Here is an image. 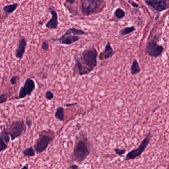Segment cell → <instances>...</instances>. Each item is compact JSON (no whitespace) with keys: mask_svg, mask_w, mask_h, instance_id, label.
<instances>
[{"mask_svg":"<svg viewBox=\"0 0 169 169\" xmlns=\"http://www.w3.org/2000/svg\"><path fill=\"white\" fill-rule=\"evenodd\" d=\"M114 151L115 152V153L118 156L123 155L125 154L127 151L125 149H122V148H115L114 149Z\"/></svg>","mask_w":169,"mask_h":169,"instance_id":"cell-21","label":"cell"},{"mask_svg":"<svg viewBox=\"0 0 169 169\" xmlns=\"http://www.w3.org/2000/svg\"><path fill=\"white\" fill-rule=\"evenodd\" d=\"M151 136H152V134L150 132L147 134L145 137L142 140L139 147L135 149H132V150L127 153L125 156V161L134 160L140 157L143 153L144 151H145L146 148H147L148 145H149L151 139Z\"/></svg>","mask_w":169,"mask_h":169,"instance_id":"cell-5","label":"cell"},{"mask_svg":"<svg viewBox=\"0 0 169 169\" xmlns=\"http://www.w3.org/2000/svg\"><path fill=\"white\" fill-rule=\"evenodd\" d=\"M135 30V27L134 26L126 27L125 28L123 29L120 31V34L122 36L125 35H127L129 33H130L131 32H133Z\"/></svg>","mask_w":169,"mask_h":169,"instance_id":"cell-19","label":"cell"},{"mask_svg":"<svg viewBox=\"0 0 169 169\" xmlns=\"http://www.w3.org/2000/svg\"><path fill=\"white\" fill-rule=\"evenodd\" d=\"M21 169H28V166L27 165V164H26V165H24V166L21 168Z\"/></svg>","mask_w":169,"mask_h":169,"instance_id":"cell-32","label":"cell"},{"mask_svg":"<svg viewBox=\"0 0 169 169\" xmlns=\"http://www.w3.org/2000/svg\"><path fill=\"white\" fill-rule=\"evenodd\" d=\"M49 11L51 14L52 17L46 24V28L51 30H55L59 26L57 12L53 7H49Z\"/></svg>","mask_w":169,"mask_h":169,"instance_id":"cell-10","label":"cell"},{"mask_svg":"<svg viewBox=\"0 0 169 169\" xmlns=\"http://www.w3.org/2000/svg\"><path fill=\"white\" fill-rule=\"evenodd\" d=\"M98 52L94 46L85 49L81 57H75L73 71L80 75L89 74L97 65Z\"/></svg>","mask_w":169,"mask_h":169,"instance_id":"cell-1","label":"cell"},{"mask_svg":"<svg viewBox=\"0 0 169 169\" xmlns=\"http://www.w3.org/2000/svg\"><path fill=\"white\" fill-rule=\"evenodd\" d=\"M145 3L147 5L158 12H162L168 8L167 2L165 1H145Z\"/></svg>","mask_w":169,"mask_h":169,"instance_id":"cell-11","label":"cell"},{"mask_svg":"<svg viewBox=\"0 0 169 169\" xmlns=\"http://www.w3.org/2000/svg\"><path fill=\"white\" fill-rule=\"evenodd\" d=\"M105 7V2L101 0H84L81 1L82 14L85 16L101 12Z\"/></svg>","mask_w":169,"mask_h":169,"instance_id":"cell-3","label":"cell"},{"mask_svg":"<svg viewBox=\"0 0 169 169\" xmlns=\"http://www.w3.org/2000/svg\"><path fill=\"white\" fill-rule=\"evenodd\" d=\"M76 104H77V103H73L68 104H66V105H65V106L66 107L73 106L76 105Z\"/></svg>","mask_w":169,"mask_h":169,"instance_id":"cell-30","label":"cell"},{"mask_svg":"<svg viewBox=\"0 0 169 169\" xmlns=\"http://www.w3.org/2000/svg\"><path fill=\"white\" fill-rule=\"evenodd\" d=\"M87 33L75 27H71L66 31L64 34L57 38H52L51 40L55 42H58L60 44L65 45H70L73 43L76 42L80 39L79 36L87 35Z\"/></svg>","mask_w":169,"mask_h":169,"instance_id":"cell-2","label":"cell"},{"mask_svg":"<svg viewBox=\"0 0 169 169\" xmlns=\"http://www.w3.org/2000/svg\"><path fill=\"white\" fill-rule=\"evenodd\" d=\"M66 2L67 3L71 4V5H72V4H73V3H75V0H66Z\"/></svg>","mask_w":169,"mask_h":169,"instance_id":"cell-28","label":"cell"},{"mask_svg":"<svg viewBox=\"0 0 169 169\" xmlns=\"http://www.w3.org/2000/svg\"><path fill=\"white\" fill-rule=\"evenodd\" d=\"M26 127L23 121H14L12 123L9 128V133L11 140L14 141L20 137L26 132Z\"/></svg>","mask_w":169,"mask_h":169,"instance_id":"cell-7","label":"cell"},{"mask_svg":"<svg viewBox=\"0 0 169 169\" xmlns=\"http://www.w3.org/2000/svg\"><path fill=\"white\" fill-rule=\"evenodd\" d=\"M114 14H115V15L116 17L118 19H123L125 15V12L120 8H118L115 10Z\"/></svg>","mask_w":169,"mask_h":169,"instance_id":"cell-20","label":"cell"},{"mask_svg":"<svg viewBox=\"0 0 169 169\" xmlns=\"http://www.w3.org/2000/svg\"><path fill=\"white\" fill-rule=\"evenodd\" d=\"M8 148L7 144L3 140L1 139V152H3Z\"/></svg>","mask_w":169,"mask_h":169,"instance_id":"cell-26","label":"cell"},{"mask_svg":"<svg viewBox=\"0 0 169 169\" xmlns=\"http://www.w3.org/2000/svg\"><path fill=\"white\" fill-rule=\"evenodd\" d=\"M90 153L87 141L81 139L75 145L73 153V158L75 162L81 163L86 159Z\"/></svg>","mask_w":169,"mask_h":169,"instance_id":"cell-4","label":"cell"},{"mask_svg":"<svg viewBox=\"0 0 169 169\" xmlns=\"http://www.w3.org/2000/svg\"><path fill=\"white\" fill-rule=\"evenodd\" d=\"M19 3H12L7 5L3 7V13L6 15H8L10 14H12L15 10L17 9V7H19Z\"/></svg>","mask_w":169,"mask_h":169,"instance_id":"cell-14","label":"cell"},{"mask_svg":"<svg viewBox=\"0 0 169 169\" xmlns=\"http://www.w3.org/2000/svg\"><path fill=\"white\" fill-rule=\"evenodd\" d=\"M45 97L47 100H51L53 99L54 95V94L52 92H51V91H47L45 94Z\"/></svg>","mask_w":169,"mask_h":169,"instance_id":"cell-22","label":"cell"},{"mask_svg":"<svg viewBox=\"0 0 169 169\" xmlns=\"http://www.w3.org/2000/svg\"><path fill=\"white\" fill-rule=\"evenodd\" d=\"M115 54V52L113 49H112L111 43L110 42H108L106 45L105 46V49L103 52L100 54L99 56V59L100 60L108 59L110 57H112Z\"/></svg>","mask_w":169,"mask_h":169,"instance_id":"cell-13","label":"cell"},{"mask_svg":"<svg viewBox=\"0 0 169 169\" xmlns=\"http://www.w3.org/2000/svg\"><path fill=\"white\" fill-rule=\"evenodd\" d=\"M52 140V138L48 135L43 134L41 135L36 142L34 148L37 154H40L45 150L49 144Z\"/></svg>","mask_w":169,"mask_h":169,"instance_id":"cell-9","label":"cell"},{"mask_svg":"<svg viewBox=\"0 0 169 169\" xmlns=\"http://www.w3.org/2000/svg\"><path fill=\"white\" fill-rule=\"evenodd\" d=\"M26 125H27L28 126L29 128L30 129L32 125V121L31 120H29V119H26Z\"/></svg>","mask_w":169,"mask_h":169,"instance_id":"cell-27","label":"cell"},{"mask_svg":"<svg viewBox=\"0 0 169 169\" xmlns=\"http://www.w3.org/2000/svg\"><path fill=\"white\" fill-rule=\"evenodd\" d=\"M26 46H27V41L25 39V38H20L19 41L17 48L15 50V57L19 59H21L23 58L24 54L26 52Z\"/></svg>","mask_w":169,"mask_h":169,"instance_id":"cell-12","label":"cell"},{"mask_svg":"<svg viewBox=\"0 0 169 169\" xmlns=\"http://www.w3.org/2000/svg\"><path fill=\"white\" fill-rule=\"evenodd\" d=\"M10 139H11V137H10L9 132H7L6 130H3L1 132V139L3 140L4 142H5L6 143H8L10 141Z\"/></svg>","mask_w":169,"mask_h":169,"instance_id":"cell-17","label":"cell"},{"mask_svg":"<svg viewBox=\"0 0 169 169\" xmlns=\"http://www.w3.org/2000/svg\"><path fill=\"white\" fill-rule=\"evenodd\" d=\"M141 69L140 66H139V63L136 60H134L132 64L130 71L132 75H135L141 71Z\"/></svg>","mask_w":169,"mask_h":169,"instance_id":"cell-16","label":"cell"},{"mask_svg":"<svg viewBox=\"0 0 169 169\" xmlns=\"http://www.w3.org/2000/svg\"><path fill=\"white\" fill-rule=\"evenodd\" d=\"M164 51V48L158 45L156 40L149 41L146 48L145 51L149 56L153 57H157L160 56Z\"/></svg>","mask_w":169,"mask_h":169,"instance_id":"cell-8","label":"cell"},{"mask_svg":"<svg viewBox=\"0 0 169 169\" xmlns=\"http://www.w3.org/2000/svg\"><path fill=\"white\" fill-rule=\"evenodd\" d=\"M8 100V96L7 94L2 93L0 95V103L3 104L7 101Z\"/></svg>","mask_w":169,"mask_h":169,"instance_id":"cell-23","label":"cell"},{"mask_svg":"<svg viewBox=\"0 0 169 169\" xmlns=\"http://www.w3.org/2000/svg\"><path fill=\"white\" fill-rule=\"evenodd\" d=\"M132 6H133V7H135V8H137V7H139V6H138L137 3H135L134 2H132Z\"/></svg>","mask_w":169,"mask_h":169,"instance_id":"cell-31","label":"cell"},{"mask_svg":"<svg viewBox=\"0 0 169 169\" xmlns=\"http://www.w3.org/2000/svg\"><path fill=\"white\" fill-rule=\"evenodd\" d=\"M35 88V83L34 80L31 78H27L21 86L19 92V96L14 98L15 99H21L27 96H30Z\"/></svg>","mask_w":169,"mask_h":169,"instance_id":"cell-6","label":"cell"},{"mask_svg":"<svg viewBox=\"0 0 169 169\" xmlns=\"http://www.w3.org/2000/svg\"><path fill=\"white\" fill-rule=\"evenodd\" d=\"M19 77L17 75H14L10 78V82L12 85H15L17 83V81L19 80Z\"/></svg>","mask_w":169,"mask_h":169,"instance_id":"cell-24","label":"cell"},{"mask_svg":"<svg viewBox=\"0 0 169 169\" xmlns=\"http://www.w3.org/2000/svg\"><path fill=\"white\" fill-rule=\"evenodd\" d=\"M41 48L42 49L45 51H47L49 50V44L46 41H44L42 43V45H41Z\"/></svg>","mask_w":169,"mask_h":169,"instance_id":"cell-25","label":"cell"},{"mask_svg":"<svg viewBox=\"0 0 169 169\" xmlns=\"http://www.w3.org/2000/svg\"><path fill=\"white\" fill-rule=\"evenodd\" d=\"M55 117L58 120L60 121L61 122L64 121V109L63 107H57L55 114Z\"/></svg>","mask_w":169,"mask_h":169,"instance_id":"cell-15","label":"cell"},{"mask_svg":"<svg viewBox=\"0 0 169 169\" xmlns=\"http://www.w3.org/2000/svg\"><path fill=\"white\" fill-rule=\"evenodd\" d=\"M22 153L24 155L28 157H33L35 155V150L32 147H29L28 148H26L23 151Z\"/></svg>","mask_w":169,"mask_h":169,"instance_id":"cell-18","label":"cell"},{"mask_svg":"<svg viewBox=\"0 0 169 169\" xmlns=\"http://www.w3.org/2000/svg\"><path fill=\"white\" fill-rule=\"evenodd\" d=\"M69 168L71 169H78V165H75V164H73V165H71Z\"/></svg>","mask_w":169,"mask_h":169,"instance_id":"cell-29","label":"cell"}]
</instances>
